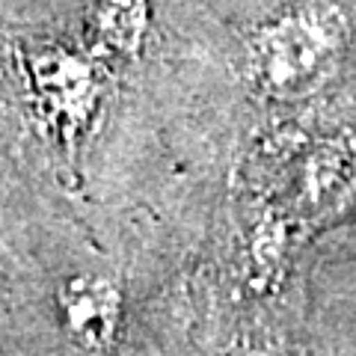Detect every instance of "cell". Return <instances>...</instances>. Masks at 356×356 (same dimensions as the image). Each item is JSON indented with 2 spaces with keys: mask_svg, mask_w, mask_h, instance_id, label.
Masks as SVG:
<instances>
[{
  "mask_svg": "<svg viewBox=\"0 0 356 356\" xmlns=\"http://www.w3.org/2000/svg\"><path fill=\"white\" fill-rule=\"evenodd\" d=\"M348 44L350 21L339 3L294 0L250 33V81L273 102H303L336 77Z\"/></svg>",
  "mask_w": 356,
  "mask_h": 356,
  "instance_id": "6da1fadb",
  "label": "cell"
},
{
  "mask_svg": "<svg viewBox=\"0 0 356 356\" xmlns=\"http://www.w3.org/2000/svg\"><path fill=\"white\" fill-rule=\"evenodd\" d=\"M30 89L44 128L65 146H74L98 104L102 77L83 51L60 44L30 57Z\"/></svg>",
  "mask_w": 356,
  "mask_h": 356,
  "instance_id": "7a4b0ae2",
  "label": "cell"
},
{
  "mask_svg": "<svg viewBox=\"0 0 356 356\" xmlns=\"http://www.w3.org/2000/svg\"><path fill=\"white\" fill-rule=\"evenodd\" d=\"M60 312L69 336L83 350H107L119 330V291L102 276H74L60 288Z\"/></svg>",
  "mask_w": 356,
  "mask_h": 356,
  "instance_id": "3957f363",
  "label": "cell"
},
{
  "mask_svg": "<svg viewBox=\"0 0 356 356\" xmlns=\"http://www.w3.org/2000/svg\"><path fill=\"white\" fill-rule=\"evenodd\" d=\"M86 18L98 48L131 57L146 39L149 0H89Z\"/></svg>",
  "mask_w": 356,
  "mask_h": 356,
  "instance_id": "277c9868",
  "label": "cell"
}]
</instances>
